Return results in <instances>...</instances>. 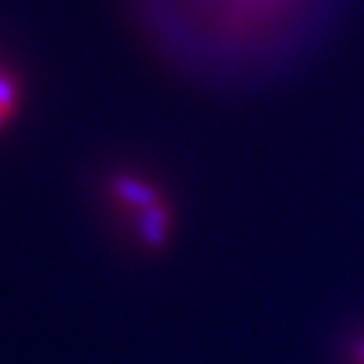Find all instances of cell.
<instances>
[{
	"mask_svg": "<svg viewBox=\"0 0 364 364\" xmlns=\"http://www.w3.org/2000/svg\"><path fill=\"white\" fill-rule=\"evenodd\" d=\"M21 100L19 81L14 78L12 71L0 67V130L12 121V116L17 114Z\"/></svg>",
	"mask_w": 364,
	"mask_h": 364,
	"instance_id": "obj_3",
	"label": "cell"
},
{
	"mask_svg": "<svg viewBox=\"0 0 364 364\" xmlns=\"http://www.w3.org/2000/svg\"><path fill=\"white\" fill-rule=\"evenodd\" d=\"M105 192L109 206L119 213L121 225H126L137 246L156 253L168 244L173 210L161 187L142 176L116 173L107 180Z\"/></svg>",
	"mask_w": 364,
	"mask_h": 364,
	"instance_id": "obj_2",
	"label": "cell"
},
{
	"mask_svg": "<svg viewBox=\"0 0 364 364\" xmlns=\"http://www.w3.org/2000/svg\"><path fill=\"white\" fill-rule=\"evenodd\" d=\"M350 358H353V362H355V364H364V333H362V336L353 343Z\"/></svg>",
	"mask_w": 364,
	"mask_h": 364,
	"instance_id": "obj_4",
	"label": "cell"
},
{
	"mask_svg": "<svg viewBox=\"0 0 364 364\" xmlns=\"http://www.w3.org/2000/svg\"><path fill=\"white\" fill-rule=\"evenodd\" d=\"M166 57L199 74H239L270 62L329 0H135Z\"/></svg>",
	"mask_w": 364,
	"mask_h": 364,
	"instance_id": "obj_1",
	"label": "cell"
}]
</instances>
